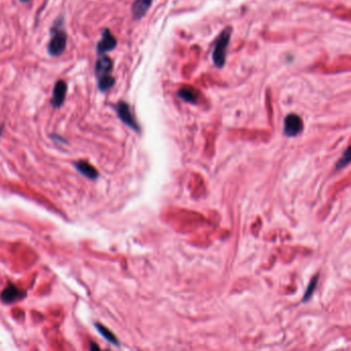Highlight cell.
<instances>
[{"mask_svg":"<svg viewBox=\"0 0 351 351\" xmlns=\"http://www.w3.org/2000/svg\"><path fill=\"white\" fill-rule=\"evenodd\" d=\"M152 2L153 0H135L131 8L132 18L135 20H140L145 17L152 5Z\"/></svg>","mask_w":351,"mask_h":351,"instance_id":"cell-8","label":"cell"},{"mask_svg":"<svg viewBox=\"0 0 351 351\" xmlns=\"http://www.w3.org/2000/svg\"><path fill=\"white\" fill-rule=\"evenodd\" d=\"M74 166L76 168V170L82 174L84 176H86L87 178L90 179V180H96L98 177H99V173L98 171L91 166V164H89L88 162L87 161H84V160H79L77 162L74 163Z\"/></svg>","mask_w":351,"mask_h":351,"instance_id":"cell-10","label":"cell"},{"mask_svg":"<svg viewBox=\"0 0 351 351\" xmlns=\"http://www.w3.org/2000/svg\"><path fill=\"white\" fill-rule=\"evenodd\" d=\"M23 297H25V294L22 291H20L15 285L12 284H9L1 293V300L7 304L14 303L20 300V299H22Z\"/></svg>","mask_w":351,"mask_h":351,"instance_id":"cell-9","label":"cell"},{"mask_svg":"<svg viewBox=\"0 0 351 351\" xmlns=\"http://www.w3.org/2000/svg\"><path fill=\"white\" fill-rule=\"evenodd\" d=\"M64 18L59 17L50 29V40L47 45V53L51 57H59L64 53L67 45V33L63 29Z\"/></svg>","mask_w":351,"mask_h":351,"instance_id":"cell-1","label":"cell"},{"mask_svg":"<svg viewBox=\"0 0 351 351\" xmlns=\"http://www.w3.org/2000/svg\"><path fill=\"white\" fill-rule=\"evenodd\" d=\"M178 96L189 103H195L196 101L198 100L199 97V91L193 87H184L181 89H179L178 91Z\"/></svg>","mask_w":351,"mask_h":351,"instance_id":"cell-11","label":"cell"},{"mask_svg":"<svg viewBox=\"0 0 351 351\" xmlns=\"http://www.w3.org/2000/svg\"><path fill=\"white\" fill-rule=\"evenodd\" d=\"M89 351H102V350L100 349V347H99L96 343L92 342V343H90V346H89Z\"/></svg>","mask_w":351,"mask_h":351,"instance_id":"cell-16","label":"cell"},{"mask_svg":"<svg viewBox=\"0 0 351 351\" xmlns=\"http://www.w3.org/2000/svg\"><path fill=\"white\" fill-rule=\"evenodd\" d=\"M232 33V28H225L220 35L217 37L213 50V61L217 68H223L226 64L227 58V49H228L229 41Z\"/></svg>","mask_w":351,"mask_h":351,"instance_id":"cell-2","label":"cell"},{"mask_svg":"<svg viewBox=\"0 0 351 351\" xmlns=\"http://www.w3.org/2000/svg\"><path fill=\"white\" fill-rule=\"evenodd\" d=\"M351 162V145L344 151L343 155L341 156L336 164L337 169H342L344 167H346L347 164H349Z\"/></svg>","mask_w":351,"mask_h":351,"instance_id":"cell-14","label":"cell"},{"mask_svg":"<svg viewBox=\"0 0 351 351\" xmlns=\"http://www.w3.org/2000/svg\"><path fill=\"white\" fill-rule=\"evenodd\" d=\"M303 131V120L302 118L291 113L285 118V128L284 132L287 137H296Z\"/></svg>","mask_w":351,"mask_h":351,"instance_id":"cell-3","label":"cell"},{"mask_svg":"<svg viewBox=\"0 0 351 351\" xmlns=\"http://www.w3.org/2000/svg\"><path fill=\"white\" fill-rule=\"evenodd\" d=\"M95 326H96V328H97V329H98V332L103 336V337H104L106 340H107V341H109L110 343H112L113 345H119V341H118V339L116 338V336L114 335V334H113L111 331H110V329H107L105 326H103V325H101V324H95Z\"/></svg>","mask_w":351,"mask_h":351,"instance_id":"cell-12","label":"cell"},{"mask_svg":"<svg viewBox=\"0 0 351 351\" xmlns=\"http://www.w3.org/2000/svg\"><path fill=\"white\" fill-rule=\"evenodd\" d=\"M117 114L119 118L126 123L127 126L132 128L133 131L140 132V128L137 123L135 117H133L132 112L129 106L128 103L126 102H119L117 105Z\"/></svg>","mask_w":351,"mask_h":351,"instance_id":"cell-5","label":"cell"},{"mask_svg":"<svg viewBox=\"0 0 351 351\" xmlns=\"http://www.w3.org/2000/svg\"><path fill=\"white\" fill-rule=\"evenodd\" d=\"M114 84H115V79L111 75L98 79V86H99V89L101 91H107L108 89H110L113 86H114Z\"/></svg>","mask_w":351,"mask_h":351,"instance_id":"cell-13","label":"cell"},{"mask_svg":"<svg viewBox=\"0 0 351 351\" xmlns=\"http://www.w3.org/2000/svg\"><path fill=\"white\" fill-rule=\"evenodd\" d=\"M20 1L21 2H28V1H30V0H20Z\"/></svg>","mask_w":351,"mask_h":351,"instance_id":"cell-17","label":"cell"},{"mask_svg":"<svg viewBox=\"0 0 351 351\" xmlns=\"http://www.w3.org/2000/svg\"><path fill=\"white\" fill-rule=\"evenodd\" d=\"M112 69H113L112 59L106 55L100 56L95 65V75L98 79L111 75Z\"/></svg>","mask_w":351,"mask_h":351,"instance_id":"cell-6","label":"cell"},{"mask_svg":"<svg viewBox=\"0 0 351 351\" xmlns=\"http://www.w3.org/2000/svg\"><path fill=\"white\" fill-rule=\"evenodd\" d=\"M116 45L117 40L114 35L111 33L109 29H104L102 32V38L97 44V53L99 56H103L114 49Z\"/></svg>","mask_w":351,"mask_h":351,"instance_id":"cell-4","label":"cell"},{"mask_svg":"<svg viewBox=\"0 0 351 351\" xmlns=\"http://www.w3.org/2000/svg\"><path fill=\"white\" fill-rule=\"evenodd\" d=\"M67 84L64 80H59L56 82V85L54 87V90H53V97H51L50 103L55 108H59L65 101L66 98V94H67Z\"/></svg>","mask_w":351,"mask_h":351,"instance_id":"cell-7","label":"cell"},{"mask_svg":"<svg viewBox=\"0 0 351 351\" xmlns=\"http://www.w3.org/2000/svg\"><path fill=\"white\" fill-rule=\"evenodd\" d=\"M317 281H318L317 275H315V276L312 277V280L310 281V283H309V285H308V286H307V290H306V292H305V295H304V297H303V301H304V302L308 301L309 299H310V298L312 297V295H313V293H314V290H315V287H316V285H317Z\"/></svg>","mask_w":351,"mask_h":351,"instance_id":"cell-15","label":"cell"}]
</instances>
